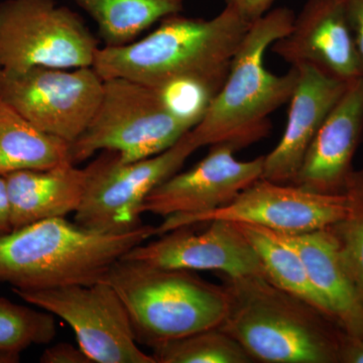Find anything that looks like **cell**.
<instances>
[{
  "mask_svg": "<svg viewBox=\"0 0 363 363\" xmlns=\"http://www.w3.org/2000/svg\"><path fill=\"white\" fill-rule=\"evenodd\" d=\"M297 84L291 96L285 133L264 156L262 179L291 185L325 119L342 96L347 82L312 65L296 66Z\"/></svg>",
  "mask_w": 363,
  "mask_h": 363,
  "instance_id": "16",
  "label": "cell"
},
{
  "mask_svg": "<svg viewBox=\"0 0 363 363\" xmlns=\"http://www.w3.org/2000/svg\"><path fill=\"white\" fill-rule=\"evenodd\" d=\"M57 335L54 315L0 298V350L21 353L51 343Z\"/></svg>",
  "mask_w": 363,
  "mask_h": 363,
  "instance_id": "23",
  "label": "cell"
},
{
  "mask_svg": "<svg viewBox=\"0 0 363 363\" xmlns=\"http://www.w3.org/2000/svg\"><path fill=\"white\" fill-rule=\"evenodd\" d=\"M362 65L363 79V0H340Z\"/></svg>",
  "mask_w": 363,
  "mask_h": 363,
  "instance_id": "26",
  "label": "cell"
},
{
  "mask_svg": "<svg viewBox=\"0 0 363 363\" xmlns=\"http://www.w3.org/2000/svg\"><path fill=\"white\" fill-rule=\"evenodd\" d=\"M13 230L4 177L0 176V235Z\"/></svg>",
  "mask_w": 363,
  "mask_h": 363,
  "instance_id": "29",
  "label": "cell"
},
{
  "mask_svg": "<svg viewBox=\"0 0 363 363\" xmlns=\"http://www.w3.org/2000/svg\"><path fill=\"white\" fill-rule=\"evenodd\" d=\"M292 67L312 65L344 82L362 77V65L340 0H307L292 28L271 45Z\"/></svg>",
  "mask_w": 363,
  "mask_h": 363,
  "instance_id": "14",
  "label": "cell"
},
{
  "mask_svg": "<svg viewBox=\"0 0 363 363\" xmlns=\"http://www.w3.org/2000/svg\"><path fill=\"white\" fill-rule=\"evenodd\" d=\"M228 307L218 327L255 362L339 363L341 330L334 320L264 274H219Z\"/></svg>",
  "mask_w": 363,
  "mask_h": 363,
  "instance_id": "2",
  "label": "cell"
},
{
  "mask_svg": "<svg viewBox=\"0 0 363 363\" xmlns=\"http://www.w3.org/2000/svg\"><path fill=\"white\" fill-rule=\"evenodd\" d=\"M276 0H225V6L231 7L242 16L252 23L271 9Z\"/></svg>",
  "mask_w": 363,
  "mask_h": 363,
  "instance_id": "27",
  "label": "cell"
},
{
  "mask_svg": "<svg viewBox=\"0 0 363 363\" xmlns=\"http://www.w3.org/2000/svg\"><path fill=\"white\" fill-rule=\"evenodd\" d=\"M42 363H93L80 347L70 343H58L47 348L40 355Z\"/></svg>",
  "mask_w": 363,
  "mask_h": 363,
  "instance_id": "25",
  "label": "cell"
},
{
  "mask_svg": "<svg viewBox=\"0 0 363 363\" xmlns=\"http://www.w3.org/2000/svg\"><path fill=\"white\" fill-rule=\"evenodd\" d=\"M196 125L174 111L159 91L130 79H106L96 112L70 145L72 164L99 150L118 152L126 162L156 156Z\"/></svg>",
  "mask_w": 363,
  "mask_h": 363,
  "instance_id": "6",
  "label": "cell"
},
{
  "mask_svg": "<svg viewBox=\"0 0 363 363\" xmlns=\"http://www.w3.org/2000/svg\"><path fill=\"white\" fill-rule=\"evenodd\" d=\"M21 300L61 318L93 363H157L138 347L123 300L106 281L42 291L13 290Z\"/></svg>",
  "mask_w": 363,
  "mask_h": 363,
  "instance_id": "10",
  "label": "cell"
},
{
  "mask_svg": "<svg viewBox=\"0 0 363 363\" xmlns=\"http://www.w3.org/2000/svg\"><path fill=\"white\" fill-rule=\"evenodd\" d=\"M250 25L228 6L211 20L174 14L142 40L99 48L92 68L104 80L130 79L157 91L194 83L215 97Z\"/></svg>",
  "mask_w": 363,
  "mask_h": 363,
  "instance_id": "1",
  "label": "cell"
},
{
  "mask_svg": "<svg viewBox=\"0 0 363 363\" xmlns=\"http://www.w3.org/2000/svg\"><path fill=\"white\" fill-rule=\"evenodd\" d=\"M339 363H363V339L342 334Z\"/></svg>",
  "mask_w": 363,
  "mask_h": 363,
  "instance_id": "28",
  "label": "cell"
},
{
  "mask_svg": "<svg viewBox=\"0 0 363 363\" xmlns=\"http://www.w3.org/2000/svg\"><path fill=\"white\" fill-rule=\"evenodd\" d=\"M347 212L329 227L363 302V169H353L344 190Z\"/></svg>",
  "mask_w": 363,
  "mask_h": 363,
  "instance_id": "24",
  "label": "cell"
},
{
  "mask_svg": "<svg viewBox=\"0 0 363 363\" xmlns=\"http://www.w3.org/2000/svg\"><path fill=\"white\" fill-rule=\"evenodd\" d=\"M347 212L345 195L311 192L297 186L260 178L225 206L195 216L167 217L156 227V235L177 227L225 220L253 224L284 234H302L328 228Z\"/></svg>",
  "mask_w": 363,
  "mask_h": 363,
  "instance_id": "11",
  "label": "cell"
},
{
  "mask_svg": "<svg viewBox=\"0 0 363 363\" xmlns=\"http://www.w3.org/2000/svg\"><path fill=\"white\" fill-rule=\"evenodd\" d=\"M295 13L288 7L267 11L252 21L234 57L225 82L210 102L200 123L189 131L197 149L225 143L234 150L267 138L269 116L290 101L298 70L276 75L264 66L267 50L292 28Z\"/></svg>",
  "mask_w": 363,
  "mask_h": 363,
  "instance_id": "4",
  "label": "cell"
},
{
  "mask_svg": "<svg viewBox=\"0 0 363 363\" xmlns=\"http://www.w3.org/2000/svg\"><path fill=\"white\" fill-rule=\"evenodd\" d=\"M13 228L77 211L86 187L85 169L68 164L23 169L4 176Z\"/></svg>",
  "mask_w": 363,
  "mask_h": 363,
  "instance_id": "18",
  "label": "cell"
},
{
  "mask_svg": "<svg viewBox=\"0 0 363 363\" xmlns=\"http://www.w3.org/2000/svg\"><path fill=\"white\" fill-rule=\"evenodd\" d=\"M98 49L82 18L55 0L0 2V69L92 67Z\"/></svg>",
  "mask_w": 363,
  "mask_h": 363,
  "instance_id": "8",
  "label": "cell"
},
{
  "mask_svg": "<svg viewBox=\"0 0 363 363\" xmlns=\"http://www.w3.org/2000/svg\"><path fill=\"white\" fill-rule=\"evenodd\" d=\"M197 150L188 131L168 150L140 161L123 162L118 152L102 150L84 168L85 192L74 222L102 233L121 234L140 228L145 198L178 173Z\"/></svg>",
  "mask_w": 363,
  "mask_h": 363,
  "instance_id": "7",
  "label": "cell"
},
{
  "mask_svg": "<svg viewBox=\"0 0 363 363\" xmlns=\"http://www.w3.org/2000/svg\"><path fill=\"white\" fill-rule=\"evenodd\" d=\"M21 362V353L0 350V363H18Z\"/></svg>",
  "mask_w": 363,
  "mask_h": 363,
  "instance_id": "30",
  "label": "cell"
},
{
  "mask_svg": "<svg viewBox=\"0 0 363 363\" xmlns=\"http://www.w3.org/2000/svg\"><path fill=\"white\" fill-rule=\"evenodd\" d=\"M225 143L210 145L192 169L176 173L157 186L142 205V213L181 218L209 213L225 206L262 178L264 156L238 161Z\"/></svg>",
  "mask_w": 363,
  "mask_h": 363,
  "instance_id": "12",
  "label": "cell"
},
{
  "mask_svg": "<svg viewBox=\"0 0 363 363\" xmlns=\"http://www.w3.org/2000/svg\"><path fill=\"white\" fill-rule=\"evenodd\" d=\"M152 236V225L111 234L65 217L35 222L0 235V281L21 291L92 285L106 281L117 260Z\"/></svg>",
  "mask_w": 363,
  "mask_h": 363,
  "instance_id": "3",
  "label": "cell"
},
{
  "mask_svg": "<svg viewBox=\"0 0 363 363\" xmlns=\"http://www.w3.org/2000/svg\"><path fill=\"white\" fill-rule=\"evenodd\" d=\"M96 23L106 47L130 44L157 21L180 13L184 0H72Z\"/></svg>",
  "mask_w": 363,
  "mask_h": 363,
  "instance_id": "21",
  "label": "cell"
},
{
  "mask_svg": "<svg viewBox=\"0 0 363 363\" xmlns=\"http://www.w3.org/2000/svg\"><path fill=\"white\" fill-rule=\"evenodd\" d=\"M206 224L201 233L192 225L177 227L133 248L123 259L162 269L216 272L228 277L264 274L259 257L238 224L225 220Z\"/></svg>",
  "mask_w": 363,
  "mask_h": 363,
  "instance_id": "13",
  "label": "cell"
},
{
  "mask_svg": "<svg viewBox=\"0 0 363 363\" xmlns=\"http://www.w3.org/2000/svg\"><path fill=\"white\" fill-rule=\"evenodd\" d=\"M68 164L69 143L38 130L0 99V176Z\"/></svg>",
  "mask_w": 363,
  "mask_h": 363,
  "instance_id": "19",
  "label": "cell"
},
{
  "mask_svg": "<svg viewBox=\"0 0 363 363\" xmlns=\"http://www.w3.org/2000/svg\"><path fill=\"white\" fill-rule=\"evenodd\" d=\"M363 135V79L350 81L306 152L291 185L342 195Z\"/></svg>",
  "mask_w": 363,
  "mask_h": 363,
  "instance_id": "15",
  "label": "cell"
},
{
  "mask_svg": "<svg viewBox=\"0 0 363 363\" xmlns=\"http://www.w3.org/2000/svg\"><path fill=\"white\" fill-rule=\"evenodd\" d=\"M92 67L0 69V99L38 130L69 145L84 133L104 93Z\"/></svg>",
  "mask_w": 363,
  "mask_h": 363,
  "instance_id": "9",
  "label": "cell"
},
{
  "mask_svg": "<svg viewBox=\"0 0 363 363\" xmlns=\"http://www.w3.org/2000/svg\"><path fill=\"white\" fill-rule=\"evenodd\" d=\"M157 363H252L235 339L216 328L196 332L152 348Z\"/></svg>",
  "mask_w": 363,
  "mask_h": 363,
  "instance_id": "22",
  "label": "cell"
},
{
  "mask_svg": "<svg viewBox=\"0 0 363 363\" xmlns=\"http://www.w3.org/2000/svg\"><path fill=\"white\" fill-rule=\"evenodd\" d=\"M106 281L123 300L136 341L152 350L220 326L228 307L223 285L187 269H162L123 257L111 267Z\"/></svg>",
  "mask_w": 363,
  "mask_h": 363,
  "instance_id": "5",
  "label": "cell"
},
{
  "mask_svg": "<svg viewBox=\"0 0 363 363\" xmlns=\"http://www.w3.org/2000/svg\"><path fill=\"white\" fill-rule=\"evenodd\" d=\"M279 234L304 260L313 285L341 330L351 337L363 339V302L330 228L294 235Z\"/></svg>",
  "mask_w": 363,
  "mask_h": 363,
  "instance_id": "17",
  "label": "cell"
},
{
  "mask_svg": "<svg viewBox=\"0 0 363 363\" xmlns=\"http://www.w3.org/2000/svg\"><path fill=\"white\" fill-rule=\"evenodd\" d=\"M236 224L259 257L269 281L314 306L333 320L323 297L313 285L304 260L295 248L271 229L253 224Z\"/></svg>",
  "mask_w": 363,
  "mask_h": 363,
  "instance_id": "20",
  "label": "cell"
}]
</instances>
